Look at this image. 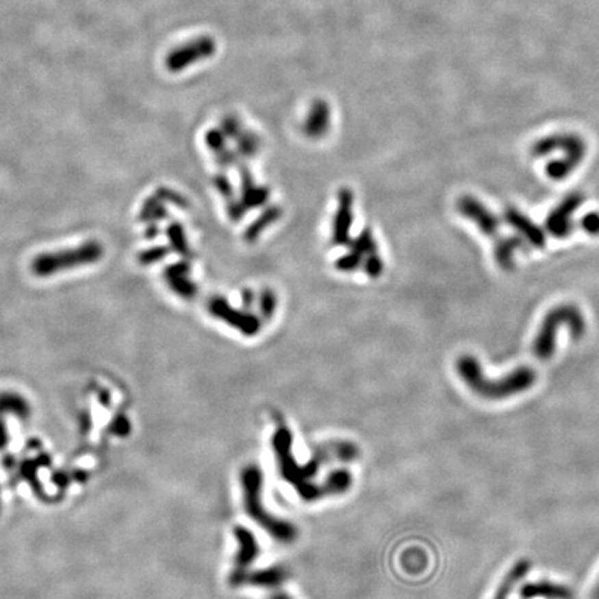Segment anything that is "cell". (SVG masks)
I'll list each match as a JSON object with an SVG mask.
<instances>
[{
  "mask_svg": "<svg viewBox=\"0 0 599 599\" xmlns=\"http://www.w3.org/2000/svg\"><path fill=\"white\" fill-rule=\"evenodd\" d=\"M274 448L277 459L279 463V472L282 477L296 487L297 493L305 501L318 500V493L309 479L318 472L319 465L328 462L333 458L337 459H351L354 458L357 450L350 444H339L335 447H326L322 453L304 466H297L296 459L292 454V434L286 429H279L274 437Z\"/></svg>",
  "mask_w": 599,
  "mask_h": 599,
  "instance_id": "1",
  "label": "cell"
},
{
  "mask_svg": "<svg viewBox=\"0 0 599 599\" xmlns=\"http://www.w3.org/2000/svg\"><path fill=\"white\" fill-rule=\"evenodd\" d=\"M461 379L477 396L488 400H501L528 390L535 383V372L528 366H520L500 380L485 379L479 359L463 355L457 362Z\"/></svg>",
  "mask_w": 599,
  "mask_h": 599,
  "instance_id": "2",
  "label": "cell"
},
{
  "mask_svg": "<svg viewBox=\"0 0 599 599\" xmlns=\"http://www.w3.org/2000/svg\"><path fill=\"white\" fill-rule=\"evenodd\" d=\"M105 248L97 240H88L73 248H63L38 254L29 265L32 275L49 278L62 272L78 269L99 262L104 257Z\"/></svg>",
  "mask_w": 599,
  "mask_h": 599,
  "instance_id": "3",
  "label": "cell"
},
{
  "mask_svg": "<svg viewBox=\"0 0 599 599\" xmlns=\"http://www.w3.org/2000/svg\"><path fill=\"white\" fill-rule=\"evenodd\" d=\"M242 485H243V504L246 507V512L250 515L255 523H258L262 528H265L275 539L282 542H290L296 538L297 531L293 524L279 520L268 513L261 501V488H262V474L258 468L248 466L242 473Z\"/></svg>",
  "mask_w": 599,
  "mask_h": 599,
  "instance_id": "4",
  "label": "cell"
},
{
  "mask_svg": "<svg viewBox=\"0 0 599 599\" xmlns=\"http://www.w3.org/2000/svg\"><path fill=\"white\" fill-rule=\"evenodd\" d=\"M561 326H566L573 339L578 340L585 332V320L580 309L574 305H561L554 308L542 320L538 335L533 342V353L541 359L552 358L557 350V337Z\"/></svg>",
  "mask_w": 599,
  "mask_h": 599,
  "instance_id": "5",
  "label": "cell"
},
{
  "mask_svg": "<svg viewBox=\"0 0 599 599\" xmlns=\"http://www.w3.org/2000/svg\"><path fill=\"white\" fill-rule=\"evenodd\" d=\"M557 150L563 151V157L551 161L547 166L546 173L551 179L562 181L581 164L587 146L577 135H552L534 143L531 147V154L535 157H544Z\"/></svg>",
  "mask_w": 599,
  "mask_h": 599,
  "instance_id": "6",
  "label": "cell"
},
{
  "mask_svg": "<svg viewBox=\"0 0 599 599\" xmlns=\"http://www.w3.org/2000/svg\"><path fill=\"white\" fill-rule=\"evenodd\" d=\"M216 42L211 36H200L173 49L166 58V68L170 73H181L190 66L212 58Z\"/></svg>",
  "mask_w": 599,
  "mask_h": 599,
  "instance_id": "7",
  "label": "cell"
},
{
  "mask_svg": "<svg viewBox=\"0 0 599 599\" xmlns=\"http://www.w3.org/2000/svg\"><path fill=\"white\" fill-rule=\"evenodd\" d=\"M236 539L239 542V551L233 562V572L231 574V584L232 585H242L244 584V580L248 574V568L258 557V544L253 533L247 528L238 527L235 530Z\"/></svg>",
  "mask_w": 599,
  "mask_h": 599,
  "instance_id": "8",
  "label": "cell"
},
{
  "mask_svg": "<svg viewBox=\"0 0 599 599\" xmlns=\"http://www.w3.org/2000/svg\"><path fill=\"white\" fill-rule=\"evenodd\" d=\"M583 201L584 197L580 193H572L565 197L547 216L546 228L548 233L558 239L568 238L573 228L572 216L580 208Z\"/></svg>",
  "mask_w": 599,
  "mask_h": 599,
  "instance_id": "9",
  "label": "cell"
},
{
  "mask_svg": "<svg viewBox=\"0 0 599 599\" xmlns=\"http://www.w3.org/2000/svg\"><path fill=\"white\" fill-rule=\"evenodd\" d=\"M457 207L459 214L468 218V220H470L485 236L496 238L498 235V229H500L498 218L480 200L474 199L473 196H462L458 200Z\"/></svg>",
  "mask_w": 599,
  "mask_h": 599,
  "instance_id": "10",
  "label": "cell"
},
{
  "mask_svg": "<svg viewBox=\"0 0 599 599\" xmlns=\"http://www.w3.org/2000/svg\"><path fill=\"white\" fill-rule=\"evenodd\" d=\"M208 309L215 318L225 320L246 336H254L259 329V322L254 315L232 308L225 298H214L209 301Z\"/></svg>",
  "mask_w": 599,
  "mask_h": 599,
  "instance_id": "11",
  "label": "cell"
},
{
  "mask_svg": "<svg viewBox=\"0 0 599 599\" xmlns=\"http://www.w3.org/2000/svg\"><path fill=\"white\" fill-rule=\"evenodd\" d=\"M505 221L512 227L531 247L542 248L546 246V233L535 225L528 216L522 214L516 208H508L505 211Z\"/></svg>",
  "mask_w": 599,
  "mask_h": 599,
  "instance_id": "12",
  "label": "cell"
},
{
  "mask_svg": "<svg viewBox=\"0 0 599 599\" xmlns=\"http://www.w3.org/2000/svg\"><path fill=\"white\" fill-rule=\"evenodd\" d=\"M164 281L168 288L181 298L190 300L197 293V288L190 279V266L186 262H178L166 268Z\"/></svg>",
  "mask_w": 599,
  "mask_h": 599,
  "instance_id": "13",
  "label": "cell"
},
{
  "mask_svg": "<svg viewBox=\"0 0 599 599\" xmlns=\"http://www.w3.org/2000/svg\"><path fill=\"white\" fill-rule=\"evenodd\" d=\"M353 224V193L348 189H343L339 194V208L335 218L333 242L342 246L350 239V228Z\"/></svg>",
  "mask_w": 599,
  "mask_h": 599,
  "instance_id": "14",
  "label": "cell"
},
{
  "mask_svg": "<svg viewBox=\"0 0 599 599\" xmlns=\"http://www.w3.org/2000/svg\"><path fill=\"white\" fill-rule=\"evenodd\" d=\"M331 127V108L328 103L323 100H316L309 108V113L305 118L304 132L312 138L319 139Z\"/></svg>",
  "mask_w": 599,
  "mask_h": 599,
  "instance_id": "15",
  "label": "cell"
},
{
  "mask_svg": "<svg viewBox=\"0 0 599 599\" xmlns=\"http://www.w3.org/2000/svg\"><path fill=\"white\" fill-rule=\"evenodd\" d=\"M520 596L523 599H572V592L562 585H557L548 581H539L523 585L520 589Z\"/></svg>",
  "mask_w": 599,
  "mask_h": 599,
  "instance_id": "16",
  "label": "cell"
},
{
  "mask_svg": "<svg viewBox=\"0 0 599 599\" xmlns=\"http://www.w3.org/2000/svg\"><path fill=\"white\" fill-rule=\"evenodd\" d=\"M286 580V572L282 568H270L257 573H248L244 584H253L259 587H277Z\"/></svg>",
  "mask_w": 599,
  "mask_h": 599,
  "instance_id": "17",
  "label": "cell"
},
{
  "mask_svg": "<svg viewBox=\"0 0 599 599\" xmlns=\"http://www.w3.org/2000/svg\"><path fill=\"white\" fill-rule=\"evenodd\" d=\"M520 244V240L516 238L498 240L496 244V261L502 269L511 270L515 266V254Z\"/></svg>",
  "mask_w": 599,
  "mask_h": 599,
  "instance_id": "18",
  "label": "cell"
},
{
  "mask_svg": "<svg viewBox=\"0 0 599 599\" xmlns=\"http://www.w3.org/2000/svg\"><path fill=\"white\" fill-rule=\"evenodd\" d=\"M268 190L265 188H257L253 185L251 175L246 173V177L243 174V207L247 208H255L262 205L268 200Z\"/></svg>",
  "mask_w": 599,
  "mask_h": 599,
  "instance_id": "19",
  "label": "cell"
},
{
  "mask_svg": "<svg viewBox=\"0 0 599 599\" xmlns=\"http://www.w3.org/2000/svg\"><path fill=\"white\" fill-rule=\"evenodd\" d=\"M281 215H282V211H281V208H277V207H272L268 211L262 212L258 220L247 229L246 240L247 242L255 240L268 227H270L275 221H278Z\"/></svg>",
  "mask_w": 599,
  "mask_h": 599,
  "instance_id": "20",
  "label": "cell"
},
{
  "mask_svg": "<svg viewBox=\"0 0 599 599\" xmlns=\"http://www.w3.org/2000/svg\"><path fill=\"white\" fill-rule=\"evenodd\" d=\"M527 570H528V563L527 562H520V563H518L509 573H508V576L505 577V580L502 581V584H501V587H500V589H498V592H497V595H496V598L494 599H508V596H509V594H511V591H512V588H513V585L527 573Z\"/></svg>",
  "mask_w": 599,
  "mask_h": 599,
  "instance_id": "21",
  "label": "cell"
},
{
  "mask_svg": "<svg viewBox=\"0 0 599 599\" xmlns=\"http://www.w3.org/2000/svg\"><path fill=\"white\" fill-rule=\"evenodd\" d=\"M166 215L167 212L164 205L161 204V197H153L143 204L140 211V220L144 222H157L162 220V218H166Z\"/></svg>",
  "mask_w": 599,
  "mask_h": 599,
  "instance_id": "22",
  "label": "cell"
},
{
  "mask_svg": "<svg viewBox=\"0 0 599 599\" xmlns=\"http://www.w3.org/2000/svg\"><path fill=\"white\" fill-rule=\"evenodd\" d=\"M167 235L170 238V242H171L173 247L179 254H182L183 257H189L188 254L190 253V248H189V244H188L183 228L179 224H171L168 227V229H167Z\"/></svg>",
  "mask_w": 599,
  "mask_h": 599,
  "instance_id": "23",
  "label": "cell"
},
{
  "mask_svg": "<svg viewBox=\"0 0 599 599\" xmlns=\"http://www.w3.org/2000/svg\"><path fill=\"white\" fill-rule=\"evenodd\" d=\"M239 144H238V150L240 154H243V157H253L258 149H259V139L255 133L253 132H242L240 136L238 138Z\"/></svg>",
  "mask_w": 599,
  "mask_h": 599,
  "instance_id": "24",
  "label": "cell"
},
{
  "mask_svg": "<svg viewBox=\"0 0 599 599\" xmlns=\"http://www.w3.org/2000/svg\"><path fill=\"white\" fill-rule=\"evenodd\" d=\"M353 251L357 253V254H359L361 257H362V254H366V255L374 254V251H376V243H374V240H373L372 233H370L368 229L364 231V232L355 239L354 246H353Z\"/></svg>",
  "mask_w": 599,
  "mask_h": 599,
  "instance_id": "25",
  "label": "cell"
},
{
  "mask_svg": "<svg viewBox=\"0 0 599 599\" xmlns=\"http://www.w3.org/2000/svg\"><path fill=\"white\" fill-rule=\"evenodd\" d=\"M167 253H168V250L166 247H153V248H149L146 251H142L139 254L138 259L142 265H151L154 262L161 261L167 255Z\"/></svg>",
  "mask_w": 599,
  "mask_h": 599,
  "instance_id": "26",
  "label": "cell"
},
{
  "mask_svg": "<svg viewBox=\"0 0 599 599\" xmlns=\"http://www.w3.org/2000/svg\"><path fill=\"white\" fill-rule=\"evenodd\" d=\"M259 308L265 318H270L277 308V297L270 290H265L259 297Z\"/></svg>",
  "mask_w": 599,
  "mask_h": 599,
  "instance_id": "27",
  "label": "cell"
},
{
  "mask_svg": "<svg viewBox=\"0 0 599 599\" xmlns=\"http://www.w3.org/2000/svg\"><path fill=\"white\" fill-rule=\"evenodd\" d=\"M580 225L588 235H599V212H589L584 215Z\"/></svg>",
  "mask_w": 599,
  "mask_h": 599,
  "instance_id": "28",
  "label": "cell"
},
{
  "mask_svg": "<svg viewBox=\"0 0 599 599\" xmlns=\"http://www.w3.org/2000/svg\"><path fill=\"white\" fill-rule=\"evenodd\" d=\"M222 132L231 138H239L242 131V124L236 117H225L222 121Z\"/></svg>",
  "mask_w": 599,
  "mask_h": 599,
  "instance_id": "29",
  "label": "cell"
},
{
  "mask_svg": "<svg viewBox=\"0 0 599 599\" xmlns=\"http://www.w3.org/2000/svg\"><path fill=\"white\" fill-rule=\"evenodd\" d=\"M359 262H361V255L357 254V253H354V251H351L350 254L342 257V258L337 261L336 265H337V269L344 270V272H350V270L357 269L358 265H359Z\"/></svg>",
  "mask_w": 599,
  "mask_h": 599,
  "instance_id": "30",
  "label": "cell"
},
{
  "mask_svg": "<svg viewBox=\"0 0 599 599\" xmlns=\"http://www.w3.org/2000/svg\"><path fill=\"white\" fill-rule=\"evenodd\" d=\"M365 270H366V274L372 278H376L382 274L383 262H382V259H380V257L376 254L368 255V261L365 264Z\"/></svg>",
  "mask_w": 599,
  "mask_h": 599,
  "instance_id": "31",
  "label": "cell"
},
{
  "mask_svg": "<svg viewBox=\"0 0 599 599\" xmlns=\"http://www.w3.org/2000/svg\"><path fill=\"white\" fill-rule=\"evenodd\" d=\"M205 143L209 149L212 150H221L224 149V143H225V133L221 131H208L205 135Z\"/></svg>",
  "mask_w": 599,
  "mask_h": 599,
  "instance_id": "32",
  "label": "cell"
},
{
  "mask_svg": "<svg viewBox=\"0 0 599 599\" xmlns=\"http://www.w3.org/2000/svg\"><path fill=\"white\" fill-rule=\"evenodd\" d=\"M216 189L222 193V196L229 197L232 194V185L227 177H216L214 181Z\"/></svg>",
  "mask_w": 599,
  "mask_h": 599,
  "instance_id": "33",
  "label": "cell"
},
{
  "mask_svg": "<svg viewBox=\"0 0 599 599\" xmlns=\"http://www.w3.org/2000/svg\"><path fill=\"white\" fill-rule=\"evenodd\" d=\"M253 298H254V296H253V293H251L250 290H246V292L243 293V300H244V303H246L247 307H250V304L253 303Z\"/></svg>",
  "mask_w": 599,
  "mask_h": 599,
  "instance_id": "34",
  "label": "cell"
},
{
  "mask_svg": "<svg viewBox=\"0 0 599 599\" xmlns=\"http://www.w3.org/2000/svg\"><path fill=\"white\" fill-rule=\"evenodd\" d=\"M269 599H292V598L288 596V595L283 594V592H277V594L272 595Z\"/></svg>",
  "mask_w": 599,
  "mask_h": 599,
  "instance_id": "35",
  "label": "cell"
},
{
  "mask_svg": "<svg viewBox=\"0 0 599 599\" xmlns=\"http://www.w3.org/2000/svg\"><path fill=\"white\" fill-rule=\"evenodd\" d=\"M594 596H595V599H599V584L595 587V592H594Z\"/></svg>",
  "mask_w": 599,
  "mask_h": 599,
  "instance_id": "36",
  "label": "cell"
}]
</instances>
